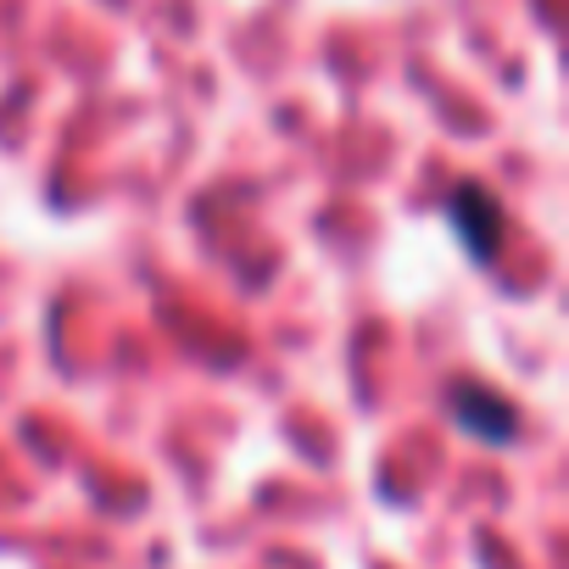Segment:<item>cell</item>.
<instances>
[{
	"mask_svg": "<svg viewBox=\"0 0 569 569\" xmlns=\"http://www.w3.org/2000/svg\"><path fill=\"white\" fill-rule=\"evenodd\" d=\"M447 218H452V229H458V240L475 262H497V251H502V201L480 179H463L447 196Z\"/></svg>",
	"mask_w": 569,
	"mask_h": 569,
	"instance_id": "1",
	"label": "cell"
},
{
	"mask_svg": "<svg viewBox=\"0 0 569 569\" xmlns=\"http://www.w3.org/2000/svg\"><path fill=\"white\" fill-rule=\"evenodd\" d=\"M452 419L469 430V436H480V441H513V430H519V413H513V402H502L491 386H452Z\"/></svg>",
	"mask_w": 569,
	"mask_h": 569,
	"instance_id": "2",
	"label": "cell"
}]
</instances>
